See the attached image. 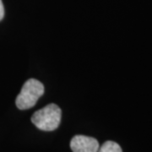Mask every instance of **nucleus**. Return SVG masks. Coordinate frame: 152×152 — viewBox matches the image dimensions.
Wrapping results in <instances>:
<instances>
[{
    "mask_svg": "<svg viewBox=\"0 0 152 152\" xmlns=\"http://www.w3.org/2000/svg\"><path fill=\"white\" fill-rule=\"evenodd\" d=\"M97 152H123L118 144L113 141H106Z\"/></svg>",
    "mask_w": 152,
    "mask_h": 152,
    "instance_id": "20e7f679",
    "label": "nucleus"
},
{
    "mask_svg": "<svg viewBox=\"0 0 152 152\" xmlns=\"http://www.w3.org/2000/svg\"><path fill=\"white\" fill-rule=\"evenodd\" d=\"M62 111L56 104L51 103L37 111L31 117V122L39 129L53 131L57 129L61 123Z\"/></svg>",
    "mask_w": 152,
    "mask_h": 152,
    "instance_id": "f257e3e1",
    "label": "nucleus"
},
{
    "mask_svg": "<svg viewBox=\"0 0 152 152\" xmlns=\"http://www.w3.org/2000/svg\"><path fill=\"white\" fill-rule=\"evenodd\" d=\"M44 94V86L36 79H30L24 84L20 93L15 101L17 107L20 110L33 107L38 99Z\"/></svg>",
    "mask_w": 152,
    "mask_h": 152,
    "instance_id": "f03ea898",
    "label": "nucleus"
},
{
    "mask_svg": "<svg viewBox=\"0 0 152 152\" xmlns=\"http://www.w3.org/2000/svg\"><path fill=\"white\" fill-rule=\"evenodd\" d=\"M4 16V8L2 0H0V21L3 20V18Z\"/></svg>",
    "mask_w": 152,
    "mask_h": 152,
    "instance_id": "39448f33",
    "label": "nucleus"
},
{
    "mask_svg": "<svg viewBox=\"0 0 152 152\" xmlns=\"http://www.w3.org/2000/svg\"><path fill=\"white\" fill-rule=\"evenodd\" d=\"M70 148L73 152H97L99 143L92 137L75 135L71 140Z\"/></svg>",
    "mask_w": 152,
    "mask_h": 152,
    "instance_id": "7ed1b4c3",
    "label": "nucleus"
}]
</instances>
